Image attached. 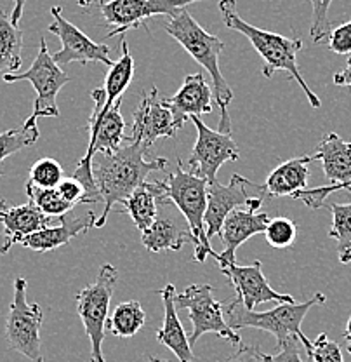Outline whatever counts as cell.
I'll use <instances>...</instances> for the list:
<instances>
[{
  "mask_svg": "<svg viewBox=\"0 0 351 362\" xmlns=\"http://www.w3.org/2000/svg\"><path fill=\"white\" fill-rule=\"evenodd\" d=\"M145 148L139 143L131 141L129 145L120 146L113 153H100L93 158V176L96 187L103 199V213L96 218V228L107 225L108 214L117 204H126L136 188L141 187L150 173L164 171L167 168V158L157 157L146 160Z\"/></svg>",
  "mask_w": 351,
  "mask_h": 362,
  "instance_id": "6da1fadb",
  "label": "cell"
},
{
  "mask_svg": "<svg viewBox=\"0 0 351 362\" xmlns=\"http://www.w3.org/2000/svg\"><path fill=\"white\" fill-rule=\"evenodd\" d=\"M165 32L184 47V51L198 63L213 78V93L221 110L218 131L232 134V119L228 115V105L233 100V90L222 77L220 70V56L225 42L216 35H210L200 23L190 14L186 7L179 9L165 25Z\"/></svg>",
  "mask_w": 351,
  "mask_h": 362,
  "instance_id": "7a4b0ae2",
  "label": "cell"
},
{
  "mask_svg": "<svg viewBox=\"0 0 351 362\" xmlns=\"http://www.w3.org/2000/svg\"><path fill=\"white\" fill-rule=\"evenodd\" d=\"M220 11H221V20L225 23V26L233 32H239L244 37H247L249 42L252 44V47L258 51V54L261 56L264 65H263V75L264 77H273L277 71H287L297 84L301 86V89L307 94L309 105L313 108H320V100L304 81V77L301 75L299 66H297V54L303 49V40L299 37H289L278 35V33L266 32V30L258 28V26H252L251 23L244 21L240 18V14L237 13V2L235 0H221L220 2Z\"/></svg>",
  "mask_w": 351,
  "mask_h": 362,
  "instance_id": "3957f363",
  "label": "cell"
},
{
  "mask_svg": "<svg viewBox=\"0 0 351 362\" xmlns=\"http://www.w3.org/2000/svg\"><path fill=\"white\" fill-rule=\"evenodd\" d=\"M326 294L315 293L303 303H296V301L294 303H278L277 307L266 312L247 310L235 300L230 301L222 308H225L226 322L232 326V329L240 331L244 327H256V329L273 334L278 345H282L287 339H299L304 350H308L311 346V341L303 334L301 324H303L309 308L326 303Z\"/></svg>",
  "mask_w": 351,
  "mask_h": 362,
  "instance_id": "277c9868",
  "label": "cell"
},
{
  "mask_svg": "<svg viewBox=\"0 0 351 362\" xmlns=\"http://www.w3.org/2000/svg\"><path fill=\"white\" fill-rule=\"evenodd\" d=\"M164 183V202H171L172 206H176V209L183 214L186 223L190 225L191 233H194L195 240H197L194 259L198 263H206V259L209 256H214V252H216L213 251V246H210L209 239H207L206 223H203V216H206L207 211L209 183L195 176L194 173L186 171L181 160H177L176 171L171 173Z\"/></svg>",
  "mask_w": 351,
  "mask_h": 362,
  "instance_id": "5b68a950",
  "label": "cell"
},
{
  "mask_svg": "<svg viewBox=\"0 0 351 362\" xmlns=\"http://www.w3.org/2000/svg\"><path fill=\"white\" fill-rule=\"evenodd\" d=\"M119 281V270L110 263L101 265L93 284L85 286L77 293V314L90 341V362H105L103 339L107 329L110 301Z\"/></svg>",
  "mask_w": 351,
  "mask_h": 362,
  "instance_id": "8992f818",
  "label": "cell"
},
{
  "mask_svg": "<svg viewBox=\"0 0 351 362\" xmlns=\"http://www.w3.org/2000/svg\"><path fill=\"white\" fill-rule=\"evenodd\" d=\"M2 78L7 84L28 81L35 89L37 98L33 101V112L25 120L26 124H37V119H40V117H59L56 98H58L59 90L70 82V77L61 66L56 65L44 37L40 39L39 52H37L32 66L25 71H18V74L2 75Z\"/></svg>",
  "mask_w": 351,
  "mask_h": 362,
  "instance_id": "52a82bcc",
  "label": "cell"
},
{
  "mask_svg": "<svg viewBox=\"0 0 351 362\" xmlns=\"http://www.w3.org/2000/svg\"><path fill=\"white\" fill-rule=\"evenodd\" d=\"M174 305L176 310H188L190 314V320L194 324V331L190 334L191 349L198 338L209 333L235 345L242 343L239 331L232 329V326L226 322L225 308L214 298V289L209 284H190L183 293H176Z\"/></svg>",
  "mask_w": 351,
  "mask_h": 362,
  "instance_id": "ba28073f",
  "label": "cell"
},
{
  "mask_svg": "<svg viewBox=\"0 0 351 362\" xmlns=\"http://www.w3.org/2000/svg\"><path fill=\"white\" fill-rule=\"evenodd\" d=\"M44 312L39 303L26 300V279H14V296L6 319V338L11 349L25 356L30 362H44L40 327Z\"/></svg>",
  "mask_w": 351,
  "mask_h": 362,
  "instance_id": "9c48e42d",
  "label": "cell"
},
{
  "mask_svg": "<svg viewBox=\"0 0 351 362\" xmlns=\"http://www.w3.org/2000/svg\"><path fill=\"white\" fill-rule=\"evenodd\" d=\"M191 122L197 127V141L188 158V168L195 176L213 185L218 181V171L225 162L239 160L240 150L232 134L213 131L198 117H191Z\"/></svg>",
  "mask_w": 351,
  "mask_h": 362,
  "instance_id": "30bf717a",
  "label": "cell"
},
{
  "mask_svg": "<svg viewBox=\"0 0 351 362\" xmlns=\"http://www.w3.org/2000/svg\"><path fill=\"white\" fill-rule=\"evenodd\" d=\"M54 21L49 25V32L54 33L61 40V49L52 54L56 65L66 66L68 63H105L107 66H113L110 58V47L107 44H100L90 40L82 30H78L73 23H70L63 16V9L54 6L51 9Z\"/></svg>",
  "mask_w": 351,
  "mask_h": 362,
  "instance_id": "8fae6325",
  "label": "cell"
},
{
  "mask_svg": "<svg viewBox=\"0 0 351 362\" xmlns=\"http://www.w3.org/2000/svg\"><path fill=\"white\" fill-rule=\"evenodd\" d=\"M195 2H200V0H110V2H103L101 14L105 21L113 26L107 39L124 35L129 30L141 28L148 18L158 16V14L174 16L177 11Z\"/></svg>",
  "mask_w": 351,
  "mask_h": 362,
  "instance_id": "7c38bea8",
  "label": "cell"
},
{
  "mask_svg": "<svg viewBox=\"0 0 351 362\" xmlns=\"http://www.w3.org/2000/svg\"><path fill=\"white\" fill-rule=\"evenodd\" d=\"M221 274L228 279L230 286L235 291V301H239L247 310H254L258 305L277 301V303H294V296L278 293L268 284L263 274V263L259 259L251 265H239L237 262H216Z\"/></svg>",
  "mask_w": 351,
  "mask_h": 362,
  "instance_id": "4fadbf2b",
  "label": "cell"
},
{
  "mask_svg": "<svg viewBox=\"0 0 351 362\" xmlns=\"http://www.w3.org/2000/svg\"><path fill=\"white\" fill-rule=\"evenodd\" d=\"M245 187L258 188V185L245 180L240 175H233L228 185H221L218 181L209 185V192H207V211L206 216H203L209 243L214 237L220 235L221 226L225 223L226 216L233 209H237V207H249V209L258 211L261 207L263 195L252 197V195H249L245 192Z\"/></svg>",
  "mask_w": 351,
  "mask_h": 362,
  "instance_id": "5bb4252c",
  "label": "cell"
},
{
  "mask_svg": "<svg viewBox=\"0 0 351 362\" xmlns=\"http://www.w3.org/2000/svg\"><path fill=\"white\" fill-rule=\"evenodd\" d=\"M176 133L172 113L165 105L164 94H160L157 88L146 90L134 112L131 141L150 148L157 139L176 138Z\"/></svg>",
  "mask_w": 351,
  "mask_h": 362,
  "instance_id": "9a60e30c",
  "label": "cell"
},
{
  "mask_svg": "<svg viewBox=\"0 0 351 362\" xmlns=\"http://www.w3.org/2000/svg\"><path fill=\"white\" fill-rule=\"evenodd\" d=\"M271 218L266 213H259L256 209H233L232 213L226 216L225 223L221 226V243H222V252H214L213 258L216 262H228L233 263L237 262V249L242 244L247 243L251 237L258 235V233H264L268 223H270Z\"/></svg>",
  "mask_w": 351,
  "mask_h": 362,
  "instance_id": "2e32d148",
  "label": "cell"
},
{
  "mask_svg": "<svg viewBox=\"0 0 351 362\" xmlns=\"http://www.w3.org/2000/svg\"><path fill=\"white\" fill-rule=\"evenodd\" d=\"M214 93L203 74H190L174 96H165V105L172 113L174 129H181L188 119L202 113H213Z\"/></svg>",
  "mask_w": 351,
  "mask_h": 362,
  "instance_id": "e0dca14e",
  "label": "cell"
},
{
  "mask_svg": "<svg viewBox=\"0 0 351 362\" xmlns=\"http://www.w3.org/2000/svg\"><path fill=\"white\" fill-rule=\"evenodd\" d=\"M141 243L148 251L162 252L179 251L188 243L195 246L197 240L184 218L181 220L179 216H174L167 211H162V213L158 211L152 226L141 233Z\"/></svg>",
  "mask_w": 351,
  "mask_h": 362,
  "instance_id": "ac0fdd59",
  "label": "cell"
},
{
  "mask_svg": "<svg viewBox=\"0 0 351 362\" xmlns=\"http://www.w3.org/2000/svg\"><path fill=\"white\" fill-rule=\"evenodd\" d=\"M158 294L162 296V303H164V324H162L160 329L157 331V341L167 346L179 362H200L197 357L194 356L190 338L186 337V331H184L179 317H177V310L174 305V284H165L164 288L158 291Z\"/></svg>",
  "mask_w": 351,
  "mask_h": 362,
  "instance_id": "d6986e66",
  "label": "cell"
},
{
  "mask_svg": "<svg viewBox=\"0 0 351 362\" xmlns=\"http://www.w3.org/2000/svg\"><path fill=\"white\" fill-rule=\"evenodd\" d=\"M94 223H96V214L93 211H89L84 216H71L68 213L66 216L61 218L59 225L47 226V228L40 230V232L32 233V235L21 239L20 244L39 252L54 251V249L65 246L75 237L89 232V228L94 226Z\"/></svg>",
  "mask_w": 351,
  "mask_h": 362,
  "instance_id": "ffe728a7",
  "label": "cell"
},
{
  "mask_svg": "<svg viewBox=\"0 0 351 362\" xmlns=\"http://www.w3.org/2000/svg\"><path fill=\"white\" fill-rule=\"evenodd\" d=\"M315 160L311 156L294 157L290 160L282 162L268 175V178L261 185L264 195L270 197H292L294 194L308 188L309 164Z\"/></svg>",
  "mask_w": 351,
  "mask_h": 362,
  "instance_id": "44dd1931",
  "label": "cell"
},
{
  "mask_svg": "<svg viewBox=\"0 0 351 362\" xmlns=\"http://www.w3.org/2000/svg\"><path fill=\"white\" fill-rule=\"evenodd\" d=\"M313 157L322 162L323 175L329 185L351 181V143L339 134L329 133L323 136Z\"/></svg>",
  "mask_w": 351,
  "mask_h": 362,
  "instance_id": "7402d4cb",
  "label": "cell"
},
{
  "mask_svg": "<svg viewBox=\"0 0 351 362\" xmlns=\"http://www.w3.org/2000/svg\"><path fill=\"white\" fill-rule=\"evenodd\" d=\"M56 218L44 214L35 204L30 201L23 206L7 207V209L0 211V223L4 225L6 235L13 240V244H20V240L25 237L40 232L47 226H52L51 223Z\"/></svg>",
  "mask_w": 351,
  "mask_h": 362,
  "instance_id": "603a6c76",
  "label": "cell"
},
{
  "mask_svg": "<svg viewBox=\"0 0 351 362\" xmlns=\"http://www.w3.org/2000/svg\"><path fill=\"white\" fill-rule=\"evenodd\" d=\"M165 199V183L160 180L145 181L139 188H136L124 204V213H129L139 232L150 228L158 214V202Z\"/></svg>",
  "mask_w": 351,
  "mask_h": 362,
  "instance_id": "cb8c5ba5",
  "label": "cell"
},
{
  "mask_svg": "<svg viewBox=\"0 0 351 362\" xmlns=\"http://www.w3.org/2000/svg\"><path fill=\"white\" fill-rule=\"evenodd\" d=\"M23 32L11 23V14L0 9V74H18L21 68Z\"/></svg>",
  "mask_w": 351,
  "mask_h": 362,
  "instance_id": "d4e9b609",
  "label": "cell"
},
{
  "mask_svg": "<svg viewBox=\"0 0 351 362\" xmlns=\"http://www.w3.org/2000/svg\"><path fill=\"white\" fill-rule=\"evenodd\" d=\"M132 75H134V62H132L127 39L122 35V56L119 58V62L113 63V66H110V71L105 77L103 89L107 93V101L103 105L105 110H110L113 105L122 101L124 93L129 88L132 81Z\"/></svg>",
  "mask_w": 351,
  "mask_h": 362,
  "instance_id": "484cf974",
  "label": "cell"
},
{
  "mask_svg": "<svg viewBox=\"0 0 351 362\" xmlns=\"http://www.w3.org/2000/svg\"><path fill=\"white\" fill-rule=\"evenodd\" d=\"M146 314L141 303L136 300L119 303L113 310L110 319L107 320V329L120 338H131L145 326Z\"/></svg>",
  "mask_w": 351,
  "mask_h": 362,
  "instance_id": "4316f807",
  "label": "cell"
},
{
  "mask_svg": "<svg viewBox=\"0 0 351 362\" xmlns=\"http://www.w3.org/2000/svg\"><path fill=\"white\" fill-rule=\"evenodd\" d=\"M332 213V226L329 237L338 244V256L343 265L351 263V202L348 204H327Z\"/></svg>",
  "mask_w": 351,
  "mask_h": 362,
  "instance_id": "83f0119b",
  "label": "cell"
},
{
  "mask_svg": "<svg viewBox=\"0 0 351 362\" xmlns=\"http://www.w3.org/2000/svg\"><path fill=\"white\" fill-rule=\"evenodd\" d=\"M26 195H28L30 202L35 204L44 214L56 218V220L66 216L68 213L75 209L71 204L63 201V197L58 194L56 188H39L30 183V181H26Z\"/></svg>",
  "mask_w": 351,
  "mask_h": 362,
  "instance_id": "f1b7e54d",
  "label": "cell"
},
{
  "mask_svg": "<svg viewBox=\"0 0 351 362\" xmlns=\"http://www.w3.org/2000/svg\"><path fill=\"white\" fill-rule=\"evenodd\" d=\"M39 127L37 124H23L20 129H9L6 133L0 134V162L4 158L11 157L13 153L20 152V150L32 146L39 139ZM2 178V175H0Z\"/></svg>",
  "mask_w": 351,
  "mask_h": 362,
  "instance_id": "f546056e",
  "label": "cell"
},
{
  "mask_svg": "<svg viewBox=\"0 0 351 362\" xmlns=\"http://www.w3.org/2000/svg\"><path fill=\"white\" fill-rule=\"evenodd\" d=\"M65 178V169L58 160L44 157L30 168L28 181L39 188H56Z\"/></svg>",
  "mask_w": 351,
  "mask_h": 362,
  "instance_id": "4dcf8cb0",
  "label": "cell"
},
{
  "mask_svg": "<svg viewBox=\"0 0 351 362\" xmlns=\"http://www.w3.org/2000/svg\"><path fill=\"white\" fill-rule=\"evenodd\" d=\"M266 243L275 249H287L297 239V226L290 218L277 216L271 218L264 230Z\"/></svg>",
  "mask_w": 351,
  "mask_h": 362,
  "instance_id": "1f68e13d",
  "label": "cell"
},
{
  "mask_svg": "<svg viewBox=\"0 0 351 362\" xmlns=\"http://www.w3.org/2000/svg\"><path fill=\"white\" fill-rule=\"evenodd\" d=\"M309 2H311L313 11L309 35H311L313 44H322L331 33L329 9L332 0H309Z\"/></svg>",
  "mask_w": 351,
  "mask_h": 362,
  "instance_id": "d6a6232c",
  "label": "cell"
},
{
  "mask_svg": "<svg viewBox=\"0 0 351 362\" xmlns=\"http://www.w3.org/2000/svg\"><path fill=\"white\" fill-rule=\"evenodd\" d=\"M311 362H345L341 346L327 337V333H320L311 346L307 350Z\"/></svg>",
  "mask_w": 351,
  "mask_h": 362,
  "instance_id": "836d02e7",
  "label": "cell"
},
{
  "mask_svg": "<svg viewBox=\"0 0 351 362\" xmlns=\"http://www.w3.org/2000/svg\"><path fill=\"white\" fill-rule=\"evenodd\" d=\"M338 190H348L351 194V181H348V183L307 188V190H301L297 192V194H294L292 199H297V201L304 202V206H307L308 209H320V207L326 206V199Z\"/></svg>",
  "mask_w": 351,
  "mask_h": 362,
  "instance_id": "e575fe53",
  "label": "cell"
},
{
  "mask_svg": "<svg viewBox=\"0 0 351 362\" xmlns=\"http://www.w3.org/2000/svg\"><path fill=\"white\" fill-rule=\"evenodd\" d=\"M327 44L332 52L339 56L351 54V20L331 30Z\"/></svg>",
  "mask_w": 351,
  "mask_h": 362,
  "instance_id": "d590c367",
  "label": "cell"
},
{
  "mask_svg": "<svg viewBox=\"0 0 351 362\" xmlns=\"http://www.w3.org/2000/svg\"><path fill=\"white\" fill-rule=\"evenodd\" d=\"M56 190H58V194L61 195L63 201L71 204L73 207H77L78 204H89L88 192H85L84 185H82L78 180H75L73 176H70V178H63L61 183L56 187Z\"/></svg>",
  "mask_w": 351,
  "mask_h": 362,
  "instance_id": "8d00e7d4",
  "label": "cell"
},
{
  "mask_svg": "<svg viewBox=\"0 0 351 362\" xmlns=\"http://www.w3.org/2000/svg\"><path fill=\"white\" fill-rule=\"evenodd\" d=\"M299 339H287V341L278 345V354H263L264 362H303L299 354Z\"/></svg>",
  "mask_w": 351,
  "mask_h": 362,
  "instance_id": "74e56055",
  "label": "cell"
},
{
  "mask_svg": "<svg viewBox=\"0 0 351 362\" xmlns=\"http://www.w3.org/2000/svg\"><path fill=\"white\" fill-rule=\"evenodd\" d=\"M225 362H264V361H263V352H259L256 346L240 343L239 349H237Z\"/></svg>",
  "mask_w": 351,
  "mask_h": 362,
  "instance_id": "f35d334b",
  "label": "cell"
},
{
  "mask_svg": "<svg viewBox=\"0 0 351 362\" xmlns=\"http://www.w3.org/2000/svg\"><path fill=\"white\" fill-rule=\"evenodd\" d=\"M334 84L343 86V88H351V56L348 58L345 70L338 71V74L334 75Z\"/></svg>",
  "mask_w": 351,
  "mask_h": 362,
  "instance_id": "ab89813d",
  "label": "cell"
},
{
  "mask_svg": "<svg viewBox=\"0 0 351 362\" xmlns=\"http://www.w3.org/2000/svg\"><path fill=\"white\" fill-rule=\"evenodd\" d=\"M7 201H4V199H0V211L7 209ZM13 240L9 239V237L6 235V233H0V255H6V252H9V249L13 247Z\"/></svg>",
  "mask_w": 351,
  "mask_h": 362,
  "instance_id": "60d3db41",
  "label": "cell"
},
{
  "mask_svg": "<svg viewBox=\"0 0 351 362\" xmlns=\"http://www.w3.org/2000/svg\"><path fill=\"white\" fill-rule=\"evenodd\" d=\"M13 2H14V9L13 13H11V23H13L14 26H20L23 11H25V6L28 0H13Z\"/></svg>",
  "mask_w": 351,
  "mask_h": 362,
  "instance_id": "b9f144b4",
  "label": "cell"
},
{
  "mask_svg": "<svg viewBox=\"0 0 351 362\" xmlns=\"http://www.w3.org/2000/svg\"><path fill=\"white\" fill-rule=\"evenodd\" d=\"M345 339H346V349H348V352L351 354V317H350L348 324H346V331H345Z\"/></svg>",
  "mask_w": 351,
  "mask_h": 362,
  "instance_id": "7bdbcfd3",
  "label": "cell"
},
{
  "mask_svg": "<svg viewBox=\"0 0 351 362\" xmlns=\"http://www.w3.org/2000/svg\"><path fill=\"white\" fill-rule=\"evenodd\" d=\"M77 2H78V6H81V7H90L93 4L101 2V0H77Z\"/></svg>",
  "mask_w": 351,
  "mask_h": 362,
  "instance_id": "ee69618b",
  "label": "cell"
},
{
  "mask_svg": "<svg viewBox=\"0 0 351 362\" xmlns=\"http://www.w3.org/2000/svg\"><path fill=\"white\" fill-rule=\"evenodd\" d=\"M148 359H150V362H169V361H162V359H158V357H153V356H150Z\"/></svg>",
  "mask_w": 351,
  "mask_h": 362,
  "instance_id": "f6af8a7d",
  "label": "cell"
}]
</instances>
